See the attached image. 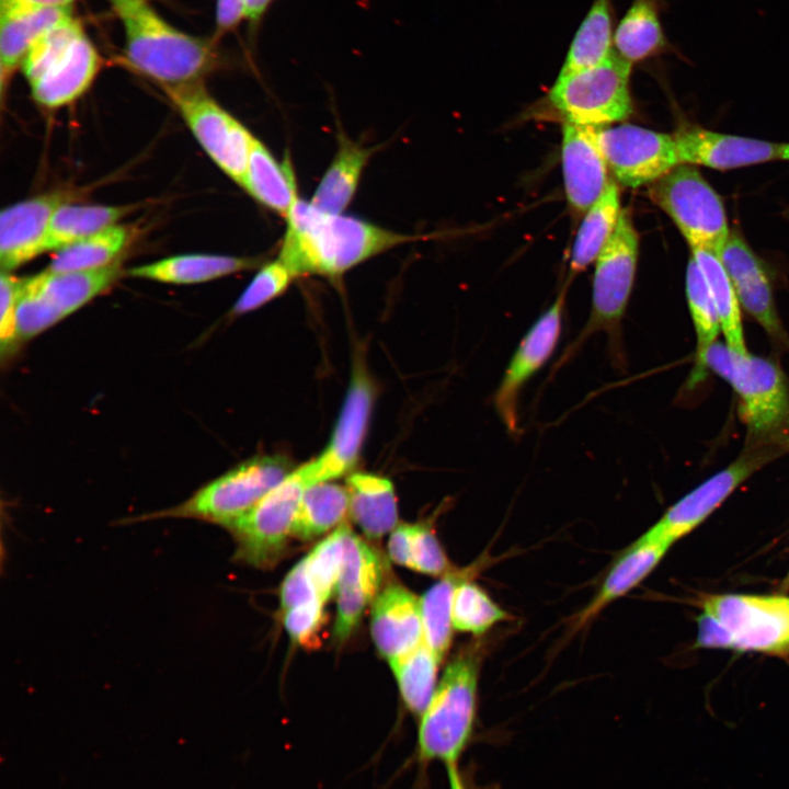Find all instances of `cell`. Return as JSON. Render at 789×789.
<instances>
[{
  "mask_svg": "<svg viewBox=\"0 0 789 789\" xmlns=\"http://www.w3.org/2000/svg\"><path fill=\"white\" fill-rule=\"evenodd\" d=\"M315 483L309 462L304 464L227 526L237 546L235 558L253 567L272 564L286 545L306 490Z\"/></svg>",
  "mask_w": 789,
  "mask_h": 789,
  "instance_id": "11",
  "label": "cell"
},
{
  "mask_svg": "<svg viewBox=\"0 0 789 789\" xmlns=\"http://www.w3.org/2000/svg\"><path fill=\"white\" fill-rule=\"evenodd\" d=\"M370 632L389 663L415 650L423 638L421 598L400 585L386 587L373 602Z\"/></svg>",
  "mask_w": 789,
  "mask_h": 789,
  "instance_id": "23",
  "label": "cell"
},
{
  "mask_svg": "<svg viewBox=\"0 0 789 789\" xmlns=\"http://www.w3.org/2000/svg\"><path fill=\"white\" fill-rule=\"evenodd\" d=\"M374 151L341 133L338 151L309 202L322 211L343 214Z\"/></svg>",
  "mask_w": 789,
  "mask_h": 789,
  "instance_id": "28",
  "label": "cell"
},
{
  "mask_svg": "<svg viewBox=\"0 0 789 789\" xmlns=\"http://www.w3.org/2000/svg\"><path fill=\"white\" fill-rule=\"evenodd\" d=\"M620 213L619 188L609 180L603 194L584 214L571 252L569 279L597 259L613 235Z\"/></svg>",
  "mask_w": 789,
  "mask_h": 789,
  "instance_id": "31",
  "label": "cell"
},
{
  "mask_svg": "<svg viewBox=\"0 0 789 789\" xmlns=\"http://www.w3.org/2000/svg\"><path fill=\"white\" fill-rule=\"evenodd\" d=\"M613 0H594L575 32L559 75L595 66L613 53Z\"/></svg>",
  "mask_w": 789,
  "mask_h": 789,
  "instance_id": "32",
  "label": "cell"
},
{
  "mask_svg": "<svg viewBox=\"0 0 789 789\" xmlns=\"http://www.w3.org/2000/svg\"><path fill=\"white\" fill-rule=\"evenodd\" d=\"M374 398L371 379L357 362L332 436L323 451L309 461L319 482L341 478L356 466Z\"/></svg>",
  "mask_w": 789,
  "mask_h": 789,
  "instance_id": "17",
  "label": "cell"
},
{
  "mask_svg": "<svg viewBox=\"0 0 789 789\" xmlns=\"http://www.w3.org/2000/svg\"><path fill=\"white\" fill-rule=\"evenodd\" d=\"M691 255L698 263L709 286L727 345L733 352L746 354L741 305L722 262L711 251L693 250Z\"/></svg>",
  "mask_w": 789,
  "mask_h": 789,
  "instance_id": "36",
  "label": "cell"
},
{
  "mask_svg": "<svg viewBox=\"0 0 789 789\" xmlns=\"http://www.w3.org/2000/svg\"><path fill=\"white\" fill-rule=\"evenodd\" d=\"M686 296L697 335V358L690 382L700 380L705 373L704 358L717 341L721 330L718 311L707 281L693 255L686 270Z\"/></svg>",
  "mask_w": 789,
  "mask_h": 789,
  "instance_id": "39",
  "label": "cell"
},
{
  "mask_svg": "<svg viewBox=\"0 0 789 789\" xmlns=\"http://www.w3.org/2000/svg\"><path fill=\"white\" fill-rule=\"evenodd\" d=\"M286 220L278 259L295 277H338L377 254L414 240L413 236L353 216L322 211L300 198Z\"/></svg>",
  "mask_w": 789,
  "mask_h": 789,
  "instance_id": "1",
  "label": "cell"
},
{
  "mask_svg": "<svg viewBox=\"0 0 789 789\" xmlns=\"http://www.w3.org/2000/svg\"><path fill=\"white\" fill-rule=\"evenodd\" d=\"M71 8L42 9L0 15V65L2 89L35 42L71 15Z\"/></svg>",
  "mask_w": 789,
  "mask_h": 789,
  "instance_id": "30",
  "label": "cell"
},
{
  "mask_svg": "<svg viewBox=\"0 0 789 789\" xmlns=\"http://www.w3.org/2000/svg\"><path fill=\"white\" fill-rule=\"evenodd\" d=\"M294 278L278 258L264 264L233 305V313L242 315L262 307L282 295Z\"/></svg>",
  "mask_w": 789,
  "mask_h": 789,
  "instance_id": "42",
  "label": "cell"
},
{
  "mask_svg": "<svg viewBox=\"0 0 789 789\" xmlns=\"http://www.w3.org/2000/svg\"><path fill=\"white\" fill-rule=\"evenodd\" d=\"M508 617L479 585L464 579L456 586L451 602L454 629L479 636Z\"/></svg>",
  "mask_w": 789,
  "mask_h": 789,
  "instance_id": "40",
  "label": "cell"
},
{
  "mask_svg": "<svg viewBox=\"0 0 789 789\" xmlns=\"http://www.w3.org/2000/svg\"><path fill=\"white\" fill-rule=\"evenodd\" d=\"M597 128L564 122L561 162L568 203L576 214L585 211L605 191L608 165L597 141Z\"/></svg>",
  "mask_w": 789,
  "mask_h": 789,
  "instance_id": "20",
  "label": "cell"
},
{
  "mask_svg": "<svg viewBox=\"0 0 789 789\" xmlns=\"http://www.w3.org/2000/svg\"><path fill=\"white\" fill-rule=\"evenodd\" d=\"M608 169L624 186L652 184L679 163L673 134L632 124L597 128Z\"/></svg>",
  "mask_w": 789,
  "mask_h": 789,
  "instance_id": "16",
  "label": "cell"
},
{
  "mask_svg": "<svg viewBox=\"0 0 789 789\" xmlns=\"http://www.w3.org/2000/svg\"><path fill=\"white\" fill-rule=\"evenodd\" d=\"M679 163L731 170L780 159L781 144L730 135L698 125L674 134Z\"/></svg>",
  "mask_w": 789,
  "mask_h": 789,
  "instance_id": "18",
  "label": "cell"
},
{
  "mask_svg": "<svg viewBox=\"0 0 789 789\" xmlns=\"http://www.w3.org/2000/svg\"><path fill=\"white\" fill-rule=\"evenodd\" d=\"M21 67L33 99L47 108H58L90 88L102 67V58L80 21L71 14L35 42Z\"/></svg>",
  "mask_w": 789,
  "mask_h": 789,
  "instance_id": "6",
  "label": "cell"
},
{
  "mask_svg": "<svg viewBox=\"0 0 789 789\" xmlns=\"http://www.w3.org/2000/svg\"><path fill=\"white\" fill-rule=\"evenodd\" d=\"M701 608L728 630L732 650L789 656V596L710 595Z\"/></svg>",
  "mask_w": 789,
  "mask_h": 789,
  "instance_id": "13",
  "label": "cell"
},
{
  "mask_svg": "<svg viewBox=\"0 0 789 789\" xmlns=\"http://www.w3.org/2000/svg\"><path fill=\"white\" fill-rule=\"evenodd\" d=\"M130 239L121 225L103 229L78 242L55 251L46 270L53 272L85 271L104 267L116 261Z\"/></svg>",
  "mask_w": 789,
  "mask_h": 789,
  "instance_id": "35",
  "label": "cell"
},
{
  "mask_svg": "<svg viewBox=\"0 0 789 789\" xmlns=\"http://www.w3.org/2000/svg\"><path fill=\"white\" fill-rule=\"evenodd\" d=\"M638 256L639 233L627 209H621L613 235L595 260L590 317L564 348L556 368L570 361L586 340L599 332L607 336L613 363L622 366L621 323L634 283Z\"/></svg>",
  "mask_w": 789,
  "mask_h": 789,
  "instance_id": "4",
  "label": "cell"
},
{
  "mask_svg": "<svg viewBox=\"0 0 789 789\" xmlns=\"http://www.w3.org/2000/svg\"><path fill=\"white\" fill-rule=\"evenodd\" d=\"M671 545L636 540L614 563L594 597L575 616L573 630L579 631L595 619L610 603L640 584L659 564Z\"/></svg>",
  "mask_w": 789,
  "mask_h": 789,
  "instance_id": "25",
  "label": "cell"
},
{
  "mask_svg": "<svg viewBox=\"0 0 789 789\" xmlns=\"http://www.w3.org/2000/svg\"><path fill=\"white\" fill-rule=\"evenodd\" d=\"M632 66L614 50L602 62L567 75H558L548 93L550 105L564 122L604 127L627 119L632 113Z\"/></svg>",
  "mask_w": 789,
  "mask_h": 789,
  "instance_id": "8",
  "label": "cell"
},
{
  "mask_svg": "<svg viewBox=\"0 0 789 789\" xmlns=\"http://www.w3.org/2000/svg\"><path fill=\"white\" fill-rule=\"evenodd\" d=\"M293 470L290 460L284 456H256L205 484L179 505L130 522L194 518L227 527L248 513Z\"/></svg>",
  "mask_w": 789,
  "mask_h": 789,
  "instance_id": "7",
  "label": "cell"
},
{
  "mask_svg": "<svg viewBox=\"0 0 789 789\" xmlns=\"http://www.w3.org/2000/svg\"><path fill=\"white\" fill-rule=\"evenodd\" d=\"M665 0H631L613 34V50L632 67L676 53L662 23Z\"/></svg>",
  "mask_w": 789,
  "mask_h": 789,
  "instance_id": "24",
  "label": "cell"
},
{
  "mask_svg": "<svg viewBox=\"0 0 789 789\" xmlns=\"http://www.w3.org/2000/svg\"><path fill=\"white\" fill-rule=\"evenodd\" d=\"M780 590L782 592H789V570H788L787 575L784 578V580L780 584Z\"/></svg>",
  "mask_w": 789,
  "mask_h": 789,
  "instance_id": "54",
  "label": "cell"
},
{
  "mask_svg": "<svg viewBox=\"0 0 789 789\" xmlns=\"http://www.w3.org/2000/svg\"><path fill=\"white\" fill-rule=\"evenodd\" d=\"M718 256L731 279L740 305L768 334L782 338L768 274L759 256L739 231H730Z\"/></svg>",
  "mask_w": 789,
  "mask_h": 789,
  "instance_id": "22",
  "label": "cell"
},
{
  "mask_svg": "<svg viewBox=\"0 0 789 789\" xmlns=\"http://www.w3.org/2000/svg\"><path fill=\"white\" fill-rule=\"evenodd\" d=\"M696 647L704 649H732L731 636L723 625L710 614L698 617Z\"/></svg>",
  "mask_w": 789,
  "mask_h": 789,
  "instance_id": "47",
  "label": "cell"
},
{
  "mask_svg": "<svg viewBox=\"0 0 789 789\" xmlns=\"http://www.w3.org/2000/svg\"><path fill=\"white\" fill-rule=\"evenodd\" d=\"M122 274L121 260L100 268L23 278L16 307L19 342L27 341L107 289Z\"/></svg>",
  "mask_w": 789,
  "mask_h": 789,
  "instance_id": "10",
  "label": "cell"
},
{
  "mask_svg": "<svg viewBox=\"0 0 789 789\" xmlns=\"http://www.w3.org/2000/svg\"><path fill=\"white\" fill-rule=\"evenodd\" d=\"M125 33V56L162 88L198 82L217 65L216 41L182 32L146 0H108Z\"/></svg>",
  "mask_w": 789,
  "mask_h": 789,
  "instance_id": "2",
  "label": "cell"
},
{
  "mask_svg": "<svg viewBox=\"0 0 789 789\" xmlns=\"http://www.w3.org/2000/svg\"><path fill=\"white\" fill-rule=\"evenodd\" d=\"M163 90L210 159L241 186L254 136L210 96L203 81Z\"/></svg>",
  "mask_w": 789,
  "mask_h": 789,
  "instance_id": "12",
  "label": "cell"
},
{
  "mask_svg": "<svg viewBox=\"0 0 789 789\" xmlns=\"http://www.w3.org/2000/svg\"><path fill=\"white\" fill-rule=\"evenodd\" d=\"M241 186L256 202L285 218L299 198L289 164L278 162L255 137Z\"/></svg>",
  "mask_w": 789,
  "mask_h": 789,
  "instance_id": "29",
  "label": "cell"
},
{
  "mask_svg": "<svg viewBox=\"0 0 789 789\" xmlns=\"http://www.w3.org/2000/svg\"><path fill=\"white\" fill-rule=\"evenodd\" d=\"M449 789H466L462 777L459 773L458 765L446 767Z\"/></svg>",
  "mask_w": 789,
  "mask_h": 789,
  "instance_id": "52",
  "label": "cell"
},
{
  "mask_svg": "<svg viewBox=\"0 0 789 789\" xmlns=\"http://www.w3.org/2000/svg\"><path fill=\"white\" fill-rule=\"evenodd\" d=\"M381 581V564L375 551L347 530L338 582V610L334 637L345 641L358 624L365 608L375 598Z\"/></svg>",
  "mask_w": 789,
  "mask_h": 789,
  "instance_id": "21",
  "label": "cell"
},
{
  "mask_svg": "<svg viewBox=\"0 0 789 789\" xmlns=\"http://www.w3.org/2000/svg\"><path fill=\"white\" fill-rule=\"evenodd\" d=\"M785 446L748 445L735 461L673 504L638 540L673 545L701 524L751 474L782 454Z\"/></svg>",
  "mask_w": 789,
  "mask_h": 789,
  "instance_id": "14",
  "label": "cell"
},
{
  "mask_svg": "<svg viewBox=\"0 0 789 789\" xmlns=\"http://www.w3.org/2000/svg\"><path fill=\"white\" fill-rule=\"evenodd\" d=\"M412 524H401L391 531L388 551L391 560L400 565H410Z\"/></svg>",
  "mask_w": 789,
  "mask_h": 789,
  "instance_id": "49",
  "label": "cell"
},
{
  "mask_svg": "<svg viewBox=\"0 0 789 789\" xmlns=\"http://www.w3.org/2000/svg\"><path fill=\"white\" fill-rule=\"evenodd\" d=\"M273 1L274 0H248L245 20L252 33L260 26Z\"/></svg>",
  "mask_w": 789,
  "mask_h": 789,
  "instance_id": "51",
  "label": "cell"
},
{
  "mask_svg": "<svg viewBox=\"0 0 789 789\" xmlns=\"http://www.w3.org/2000/svg\"><path fill=\"white\" fill-rule=\"evenodd\" d=\"M704 367L725 379L739 396V413L747 428V445L787 447L789 389L779 367L748 353L739 354L716 341L707 351Z\"/></svg>",
  "mask_w": 789,
  "mask_h": 789,
  "instance_id": "3",
  "label": "cell"
},
{
  "mask_svg": "<svg viewBox=\"0 0 789 789\" xmlns=\"http://www.w3.org/2000/svg\"><path fill=\"white\" fill-rule=\"evenodd\" d=\"M132 206L79 205L69 202L54 213L46 241V251H57L117 225Z\"/></svg>",
  "mask_w": 789,
  "mask_h": 789,
  "instance_id": "34",
  "label": "cell"
},
{
  "mask_svg": "<svg viewBox=\"0 0 789 789\" xmlns=\"http://www.w3.org/2000/svg\"><path fill=\"white\" fill-rule=\"evenodd\" d=\"M409 568L433 576H444L453 571L436 535L427 525L412 524Z\"/></svg>",
  "mask_w": 789,
  "mask_h": 789,
  "instance_id": "43",
  "label": "cell"
},
{
  "mask_svg": "<svg viewBox=\"0 0 789 789\" xmlns=\"http://www.w3.org/2000/svg\"><path fill=\"white\" fill-rule=\"evenodd\" d=\"M75 0H0V15H11L22 12L71 8Z\"/></svg>",
  "mask_w": 789,
  "mask_h": 789,
  "instance_id": "50",
  "label": "cell"
},
{
  "mask_svg": "<svg viewBox=\"0 0 789 789\" xmlns=\"http://www.w3.org/2000/svg\"><path fill=\"white\" fill-rule=\"evenodd\" d=\"M69 202L64 193L42 194L13 204L0 215V265L11 273L46 251L56 209Z\"/></svg>",
  "mask_w": 789,
  "mask_h": 789,
  "instance_id": "19",
  "label": "cell"
},
{
  "mask_svg": "<svg viewBox=\"0 0 789 789\" xmlns=\"http://www.w3.org/2000/svg\"><path fill=\"white\" fill-rule=\"evenodd\" d=\"M439 663L423 641L409 654L389 663L402 700L412 713L421 716L431 701Z\"/></svg>",
  "mask_w": 789,
  "mask_h": 789,
  "instance_id": "38",
  "label": "cell"
},
{
  "mask_svg": "<svg viewBox=\"0 0 789 789\" xmlns=\"http://www.w3.org/2000/svg\"><path fill=\"white\" fill-rule=\"evenodd\" d=\"M570 281L522 338L494 392V409L511 435L521 431L518 401L522 389L550 359L559 343Z\"/></svg>",
  "mask_w": 789,
  "mask_h": 789,
  "instance_id": "15",
  "label": "cell"
},
{
  "mask_svg": "<svg viewBox=\"0 0 789 789\" xmlns=\"http://www.w3.org/2000/svg\"><path fill=\"white\" fill-rule=\"evenodd\" d=\"M780 159L789 161V142L781 144Z\"/></svg>",
  "mask_w": 789,
  "mask_h": 789,
  "instance_id": "53",
  "label": "cell"
},
{
  "mask_svg": "<svg viewBox=\"0 0 789 789\" xmlns=\"http://www.w3.org/2000/svg\"><path fill=\"white\" fill-rule=\"evenodd\" d=\"M23 278L2 272L0 277V346L2 357L10 355L19 343L16 307Z\"/></svg>",
  "mask_w": 789,
  "mask_h": 789,
  "instance_id": "44",
  "label": "cell"
},
{
  "mask_svg": "<svg viewBox=\"0 0 789 789\" xmlns=\"http://www.w3.org/2000/svg\"><path fill=\"white\" fill-rule=\"evenodd\" d=\"M312 601L320 599L310 578L307 574L305 561L304 559H301L289 571L282 584L281 605L282 608L286 611L293 607Z\"/></svg>",
  "mask_w": 789,
  "mask_h": 789,
  "instance_id": "46",
  "label": "cell"
},
{
  "mask_svg": "<svg viewBox=\"0 0 789 789\" xmlns=\"http://www.w3.org/2000/svg\"><path fill=\"white\" fill-rule=\"evenodd\" d=\"M350 498L346 485L321 481L310 485L301 500L293 522L290 535L310 540L341 525L348 514Z\"/></svg>",
  "mask_w": 789,
  "mask_h": 789,
  "instance_id": "33",
  "label": "cell"
},
{
  "mask_svg": "<svg viewBox=\"0 0 789 789\" xmlns=\"http://www.w3.org/2000/svg\"><path fill=\"white\" fill-rule=\"evenodd\" d=\"M324 604L312 601L286 610L284 625L290 638L304 647H315L322 626Z\"/></svg>",
  "mask_w": 789,
  "mask_h": 789,
  "instance_id": "45",
  "label": "cell"
},
{
  "mask_svg": "<svg viewBox=\"0 0 789 789\" xmlns=\"http://www.w3.org/2000/svg\"><path fill=\"white\" fill-rule=\"evenodd\" d=\"M247 4L248 0H216L215 41L235 30L242 20H245Z\"/></svg>",
  "mask_w": 789,
  "mask_h": 789,
  "instance_id": "48",
  "label": "cell"
},
{
  "mask_svg": "<svg viewBox=\"0 0 789 789\" xmlns=\"http://www.w3.org/2000/svg\"><path fill=\"white\" fill-rule=\"evenodd\" d=\"M480 658L474 648L461 651L444 671L418 731L421 763L458 765L469 745L477 717Z\"/></svg>",
  "mask_w": 789,
  "mask_h": 789,
  "instance_id": "5",
  "label": "cell"
},
{
  "mask_svg": "<svg viewBox=\"0 0 789 789\" xmlns=\"http://www.w3.org/2000/svg\"><path fill=\"white\" fill-rule=\"evenodd\" d=\"M256 258L181 254L152 263L138 265L126 271L132 277L167 284L190 285L214 281L259 265Z\"/></svg>",
  "mask_w": 789,
  "mask_h": 789,
  "instance_id": "26",
  "label": "cell"
},
{
  "mask_svg": "<svg viewBox=\"0 0 789 789\" xmlns=\"http://www.w3.org/2000/svg\"><path fill=\"white\" fill-rule=\"evenodd\" d=\"M466 576L467 571L461 573L451 571L428 588L421 598L422 641L439 661L444 659L453 638V594L458 583Z\"/></svg>",
  "mask_w": 789,
  "mask_h": 789,
  "instance_id": "37",
  "label": "cell"
},
{
  "mask_svg": "<svg viewBox=\"0 0 789 789\" xmlns=\"http://www.w3.org/2000/svg\"><path fill=\"white\" fill-rule=\"evenodd\" d=\"M348 529L346 523L339 525L304 558L307 574L324 605L338 587L344 539Z\"/></svg>",
  "mask_w": 789,
  "mask_h": 789,
  "instance_id": "41",
  "label": "cell"
},
{
  "mask_svg": "<svg viewBox=\"0 0 789 789\" xmlns=\"http://www.w3.org/2000/svg\"><path fill=\"white\" fill-rule=\"evenodd\" d=\"M649 196L676 225L690 251L720 253L730 229L722 199L697 167L681 163L650 184Z\"/></svg>",
  "mask_w": 789,
  "mask_h": 789,
  "instance_id": "9",
  "label": "cell"
},
{
  "mask_svg": "<svg viewBox=\"0 0 789 789\" xmlns=\"http://www.w3.org/2000/svg\"><path fill=\"white\" fill-rule=\"evenodd\" d=\"M345 485L350 498L348 514L367 537L380 538L396 527L397 499L389 479L353 472L346 478Z\"/></svg>",
  "mask_w": 789,
  "mask_h": 789,
  "instance_id": "27",
  "label": "cell"
}]
</instances>
